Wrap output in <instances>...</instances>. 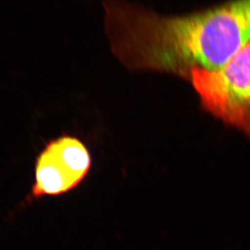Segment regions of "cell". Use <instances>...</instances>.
I'll use <instances>...</instances> for the list:
<instances>
[{"mask_svg": "<svg viewBox=\"0 0 250 250\" xmlns=\"http://www.w3.org/2000/svg\"><path fill=\"white\" fill-rule=\"evenodd\" d=\"M104 30L113 55L131 72L171 74L224 66L250 40V0L183 16H165L125 1H103Z\"/></svg>", "mask_w": 250, "mask_h": 250, "instance_id": "1", "label": "cell"}, {"mask_svg": "<svg viewBox=\"0 0 250 250\" xmlns=\"http://www.w3.org/2000/svg\"><path fill=\"white\" fill-rule=\"evenodd\" d=\"M189 82L206 111L250 137V40L220 68L194 71Z\"/></svg>", "mask_w": 250, "mask_h": 250, "instance_id": "2", "label": "cell"}, {"mask_svg": "<svg viewBox=\"0 0 250 250\" xmlns=\"http://www.w3.org/2000/svg\"><path fill=\"white\" fill-rule=\"evenodd\" d=\"M92 156L79 135L62 132L45 142L34 161L31 195L58 196L76 189L89 173Z\"/></svg>", "mask_w": 250, "mask_h": 250, "instance_id": "3", "label": "cell"}]
</instances>
